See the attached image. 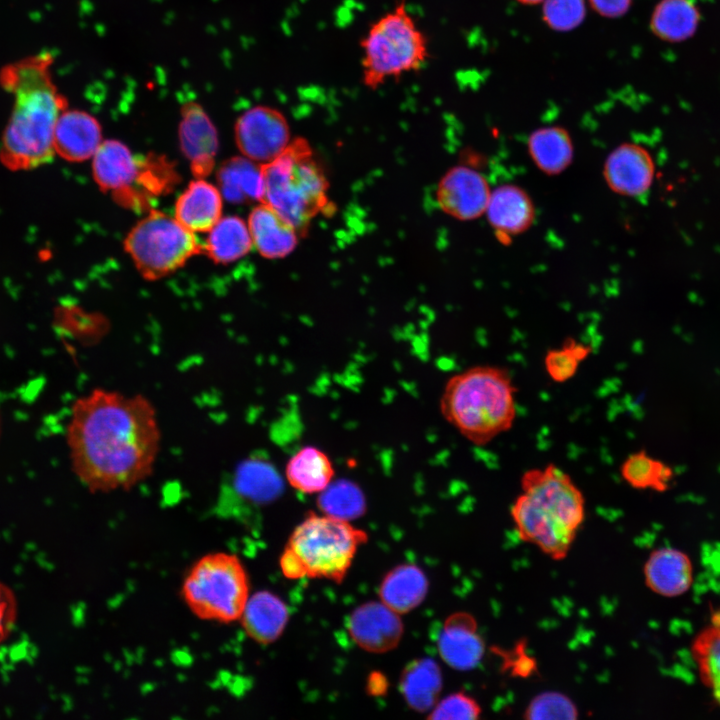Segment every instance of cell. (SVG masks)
Returning a JSON list of instances; mask_svg holds the SVG:
<instances>
[{
	"instance_id": "obj_1",
	"label": "cell",
	"mask_w": 720,
	"mask_h": 720,
	"mask_svg": "<svg viewBox=\"0 0 720 720\" xmlns=\"http://www.w3.org/2000/svg\"><path fill=\"white\" fill-rule=\"evenodd\" d=\"M72 471L93 493L129 490L148 478L161 432L143 395L95 388L78 398L66 429Z\"/></svg>"
},
{
	"instance_id": "obj_2",
	"label": "cell",
	"mask_w": 720,
	"mask_h": 720,
	"mask_svg": "<svg viewBox=\"0 0 720 720\" xmlns=\"http://www.w3.org/2000/svg\"><path fill=\"white\" fill-rule=\"evenodd\" d=\"M52 64L50 53L41 52L0 70V86L13 97L0 146V161L10 170L37 168L55 154L56 123L68 103L54 83Z\"/></svg>"
},
{
	"instance_id": "obj_3",
	"label": "cell",
	"mask_w": 720,
	"mask_h": 720,
	"mask_svg": "<svg viewBox=\"0 0 720 720\" xmlns=\"http://www.w3.org/2000/svg\"><path fill=\"white\" fill-rule=\"evenodd\" d=\"M510 509L519 539L555 561L565 559L585 520V497L555 464L526 470Z\"/></svg>"
},
{
	"instance_id": "obj_4",
	"label": "cell",
	"mask_w": 720,
	"mask_h": 720,
	"mask_svg": "<svg viewBox=\"0 0 720 720\" xmlns=\"http://www.w3.org/2000/svg\"><path fill=\"white\" fill-rule=\"evenodd\" d=\"M516 394L506 368L476 365L448 379L439 408L466 440L484 446L512 428L517 417Z\"/></svg>"
},
{
	"instance_id": "obj_5",
	"label": "cell",
	"mask_w": 720,
	"mask_h": 720,
	"mask_svg": "<svg viewBox=\"0 0 720 720\" xmlns=\"http://www.w3.org/2000/svg\"><path fill=\"white\" fill-rule=\"evenodd\" d=\"M360 52L361 83L370 90L422 70L430 57L429 40L405 0L370 23Z\"/></svg>"
},
{
	"instance_id": "obj_6",
	"label": "cell",
	"mask_w": 720,
	"mask_h": 720,
	"mask_svg": "<svg viewBox=\"0 0 720 720\" xmlns=\"http://www.w3.org/2000/svg\"><path fill=\"white\" fill-rule=\"evenodd\" d=\"M367 538L349 521L309 512L288 539L280 556L281 571L291 579L324 578L340 583Z\"/></svg>"
},
{
	"instance_id": "obj_7",
	"label": "cell",
	"mask_w": 720,
	"mask_h": 720,
	"mask_svg": "<svg viewBox=\"0 0 720 720\" xmlns=\"http://www.w3.org/2000/svg\"><path fill=\"white\" fill-rule=\"evenodd\" d=\"M263 203L276 210L299 232L327 206L328 182L309 144L291 141L276 159L262 165Z\"/></svg>"
},
{
	"instance_id": "obj_8",
	"label": "cell",
	"mask_w": 720,
	"mask_h": 720,
	"mask_svg": "<svg viewBox=\"0 0 720 720\" xmlns=\"http://www.w3.org/2000/svg\"><path fill=\"white\" fill-rule=\"evenodd\" d=\"M181 595L199 619L228 624L240 620L250 597L249 577L235 554L209 553L186 572Z\"/></svg>"
},
{
	"instance_id": "obj_9",
	"label": "cell",
	"mask_w": 720,
	"mask_h": 720,
	"mask_svg": "<svg viewBox=\"0 0 720 720\" xmlns=\"http://www.w3.org/2000/svg\"><path fill=\"white\" fill-rule=\"evenodd\" d=\"M124 247L140 274L149 280L176 271L203 251L193 232L159 211L150 212L130 230Z\"/></svg>"
},
{
	"instance_id": "obj_10",
	"label": "cell",
	"mask_w": 720,
	"mask_h": 720,
	"mask_svg": "<svg viewBox=\"0 0 720 720\" xmlns=\"http://www.w3.org/2000/svg\"><path fill=\"white\" fill-rule=\"evenodd\" d=\"M234 135L243 156L260 165L276 159L291 143L287 118L268 105H256L243 112L235 123Z\"/></svg>"
},
{
	"instance_id": "obj_11",
	"label": "cell",
	"mask_w": 720,
	"mask_h": 720,
	"mask_svg": "<svg viewBox=\"0 0 720 720\" xmlns=\"http://www.w3.org/2000/svg\"><path fill=\"white\" fill-rule=\"evenodd\" d=\"M491 190L485 177L474 169L456 166L441 178L437 201L448 215L472 220L486 211Z\"/></svg>"
},
{
	"instance_id": "obj_12",
	"label": "cell",
	"mask_w": 720,
	"mask_h": 720,
	"mask_svg": "<svg viewBox=\"0 0 720 720\" xmlns=\"http://www.w3.org/2000/svg\"><path fill=\"white\" fill-rule=\"evenodd\" d=\"M348 631L362 649L383 653L394 649L403 635L399 614L383 602L369 601L358 606L349 617Z\"/></svg>"
},
{
	"instance_id": "obj_13",
	"label": "cell",
	"mask_w": 720,
	"mask_h": 720,
	"mask_svg": "<svg viewBox=\"0 0 720 720\" xmlns=\"http://www.w3.org/2000/svg\"><path fill=\"white\" fill-rule=\"evenodd\" d=\"M603 174L612 191L637 197L650 189L655 176V164L644 147L623 143L608 155Z\"/></svg>"
},
{
	"instance_id": "obj_14",
	"label": "cell",
	"mask_w": 720,
	"mask_h": 720,
	"mask_svg": "<svg viewBox=\"0 0 720 720\" xmlns=\"http://www.w3.org/2000/svg\"><path fill=\"white\" fill-rule=\"evenodd\" d=\"M178 136L181 150L189 160L194 176L202 178L208 175L215 164L218 135L200 104L190 101L182 106Z\"/></svg>"
},
{
	"instance_id": "obj_15",
	"label": "cell",
	"mask_w": 720,
	"mask_h": 720,
	"mask_svg": "<svg viewBox=\"0 0 720 720\" xmlns=\"http://www.w3.org/2000/svg\"><path fill=\"white\" fill-rule=\"evenodd\" d=\"M442 660L458 671H470L482 661L486 645L473 615L456 612L445 620L437 640Z\"/></svg>"
},
{
	"instance_id": "obj_16",
	"label": "cell",
	"mask_w": 720,
	"mask_h": 720,
	"mask_svg": "<svg viewBox=\"0 0 720 720\" xmlns=\"http://www.w3.org/2000/svg\"><path fill=\"white\" fill-rule=\"evenodd\" d=\"M102 142L101 126L91 114L67 108L59 116L54 131V150L63 159L71 162L90 159Z\"/></svg>"
},
{
	"instance_id": "obj_17",
	"label": "cell",
	"mask_w": 720,
	"mask_h": 720,
	"mask_svg": "<svg viewBox=\"0 0 720 720\" xmlns=\"http://www.w3.org/2000/svg\"><path fill=\"white\" fill-rule=\"evenodd\" d=\"M647 587L664 597L684 594L693 581V566L682 551L663 547L654 550L643 567Z\"/></svg>"
},
{
	"instance_id": "obj_18",
	"label": "cell",
	"mask_w": 720,
	"mask_h": 720,
	"mask_svg": "<svg viewBox=\"0 0 720 720\" xmlns=\"http://www.w3.org/2000/svg\"><path fill=\"white\" fill-rule=\"evenodd\" d=\"M248 228L253 245L266 258L289 255L298 242V230L276 210L261 202L249 214Z\"/></svg>"
},
{
	"instance_id": "obj_19",
	"label": "cell",
	"mask_w": 720,
	"mask_h": 720,
	"mask_svg": "<svg viewBox=\"0 0 720 720\" xmlns=\"http://www.w3.org/2000/svg\"><path fill=\"white\" fill-rule=\"evenodd\" d=\"M496 232L517 235L526 231L535 218L534 204L522 188L505 184L491 191L485 211Z\"/></svg>"
},
{
	"instance_id": "obj_20",
	"label": "cell",
	"mask_w": 720,
	"mask_h": 720,
	"mask_svg": "<svg viewBox=\"0 0 720 720\" xmlns=\"http://www.w3.org/2000/svg\"><path fill=\"white\" fill-rule=\"evenodd\" d=\"M222 194L198 178L189 183L175 204V218L191 232H208L221 218Z\"/></svg>"
},
{
	"instance_id": "obj_21",
	"label": "cell",
	"mask_w": 720,
	"mask_h": 720,
	"mask_svg": "<svg viewBox=\"0 0 720 720\" xmlns=\"http://www.w3.org/2000/svg\"><path fill=\"white\" fill-rule=\"evenodd\" d=\"M289 611L285 602L269 591H259L247 601L240 621L245 633L260 644L276 641L285 630Z\"/></svg>"
},
{
	"instance_id": "obj_22",
	"label": "cell",
	"mask_w": 720,
	"mask_h": 720,
	"mask_svg": "<svg viewBox=\"0 0 720 720\" xmlns=\"http://www.w3.org/2000/svg\"><path fill=\"white\" fill-rule=\"evenodd\" d=\"M428 587V579L421 568L402 564L385 575L379 587V597L390 609L404 614L422 603Z\"/></svg>"
},
{
	"instance_id": "obj_23",
	"label": "cell",
	"mask_w": 720,
	"mask_h": 720,
	"mask_svg": "<svg viewBox=\"0 0 720 720\" xmlns=\"http://www.w3.org/2000/svg\"><path fill=\"white\" fill-rule=\"evenodd\" d=\"M284 473L287 482L295 490L305 494H319L333 481L335 469L324 451L307 445L289 458Z\"/></svg>"
},
{
	"instance_id": "obj_24",
	"label": "cell",
	"mask_w": 720,
	"mask_h": 720,
	"mask_svg": "<svg viewBox=\"0 0 720 720\" xmlns=\"http://www.w3.org/2000/svg\"><path fill=\"white\" fill-rule=\"evenodd\" d=\"M442 683L439 665L433 659L420 658L404 668L399 689L410 708L417 712H427L438 702Z\"/></svg>"
},
{
	"instance_id": "obj_25",
	"label": "cell",
	"mask_w": 720,
	"mask_h": 720,
	"mask_svg": "<svg viewBox=\"0 0 720 720\" xmlns=\"http://www.w3.org/2000/svg\"><path fill=\"white\" fill-rule=\"evenodd\" d=\"M92 158L93 176L102 190L123 189L137 177L138 162L120 141H103Z\"/></svg>"
},
{
	"instance_id": "obj_26",
	"label": "cell",
	"mask_w": 720,
	"mask_h": 720,
	"mask_svg": "<svg viewBox=\"0 0 720 720\" xmlns=\"http://www.w3.org/2000/svg\"><path fill=\"white\" fill-rule=\"evenodd\" d=\"M217 182L222 196L230 202L262 201V165L245 156L224 161L217 171Z\"/></svg>"
},
{
	"instance_id": "obj_27",
	"label": "cell",
	"mask_w": 720,
	"mask_h": 720,
	"mask_svg": "<svg viewBox=\"0 0 720 720\" xmlns=\"http://www.w3.org/2000/svg\"><path fill=\"white\" fill-rule=\"evenodd\" d=\"M527 145L535 165L548 175L561 173L572 162L573 142L563 127L538 128L530 134Z\"/></svg>"
},
{
	"instance_id": "obj_28",
	"label": "cell",
	"mask_w": 720,
	"mask_h": 720,
	"mask_svg": "<svg viewBox=\"0 0 720 720\" xmlns=\"http://www.w3.org/2000/svg\"><path fill=\"white\" fill-rule=\"evenodd\" d=\"M699 20L690 0H660L651 14L650 29L663 41L681 42L693 36Z\"/></svg>"
},
{
	"instance_id": "obj_29",
	"label": "cell",
	"mask_w": 720,
	"mask_h": 720,
	"mask_svg": "<svg viewBox=\"0 0 720 720\" xmlns=\"http://www.w3.org/2000/svg\"><path fill=\"white\" fill-rule=\"evenodd\" d=\"M208 232L203 251L216 263L236 261L253 246L248 225L237 216L220 218Z\"/></svg>"
},
{
	"instance_id": "obj_30",
	"label": "cell",
	"mask_w": 720,
	"mask_h": 720,
	"mask_svg": "<svg viewBox=\"0 0 720 720\" xmlns=\"http://www.w3.org/2000/svg\"><path fill=\"white\" fill-rule=\"evenodd\" d=\"M620 475L634 489L664 492L670 488L675 473L670 465L639 450L625 458Z\"/></svg>"
},
{
	"instance_id": "obj_31",
	"label": "cell",
	"mask_w": 720,
	"mask_h": 720,
	"mask_svg": "<svg viewBox=\"0 0 720 720\" xmlns=\"http://www.w3.org/2000/svg\"><path fill=\"white\" fill-rule=\"evenodd\" d=\"M233 487L245 499L264 503L278 494L280 486L267 465L247 460L235 471Z\"/></svg>"
},
{
	"instance_id": "obj_32",
	"label": "cell",
	"mask_w": 720,
	"mask_h": 720,
	"mask_svg": "<svg viewBox=\"0 0 720 720\" xmlns=\"http://www.w3.org/2000/svg\"><path fill=\"white\" fill-rule=\"evenodd\" d=\"M317 503L323 514L349 522L363 515L366 510L362 491L348 481L331 482L319 493Z\"/></svg>"
},
{
	"instance_id": "obj_33",
	"label": "cell",
	"mask_w": 720,
	"mask_h": 720,
	"mask_svg": "<svg viewBox=\"0 0 720 720\" xmlns=\"http://www.w3.org/2000/svg\"><path fill=\"white\" fill-rule=\"evenodd\" d=\"M692 652L701 680L720 705V627L712 625L701 632Z\"/></svg>"
},
{
	"instance_id": "obj_34",
	"label": "cell",
	"mask_w": 720,
	"mask_h": 720,
	"mask_svg": "<svg viewBox=\"0 0 720 720\" xmlns=\"http://www.w3.org/2000/svg\"><path fill=\"white\" fill-rule=\"evenodd\" d=\"M592 353L591 346L573 338H567L560 347L552 348L544 356L547 375L556 383L572 379L581 363Z\"/></svg>"
},
{
	"instance_id": "obj_35",
	"label": "cell",
	"mask_w": 720,
	"mask_h": 720,
	"mask_svg": "<svg viewBox=\"0 0 720 720\" xmlns=\"http://www.w3.org/2000/svg\"><path fill=\"white\" fill-rule=\"evenodd\" d=\"M579 711L573 700L559 691H545L535 695L524 709L523 717L529 720H574Z\"/></svg>"
},
{
	"instance_id": "obj_36",
	"label": "cell",
	"mask_w": 720,
	"mask_h": 720,
	"mask_svg": "<svg viewBox=\"0 0 720 720\" xmlns=\"http://www.w3.org/2000/svg\"><path fill=\"white\" fill-rule=\"evenodd\" d=\"M586 16V0H544L542 18L544 23L557 32L577 28Z\"/></svg>"
},
{
	"instance_id": "obj_37",
	"label": "cell",
	"mask_w": 720,
	"mask_h": 720,
	"mask_svg": "<svg viewBox=\"0 0 720 720\" xmlns=\"http://www.w3.org/2000/svg\"><path fill=\"white\" fill-rule=\"evenodd\" d=\"M480 704L465 692H455L444 697L430 710L428 719L433 720H475L480 718Z\"/></svg>"
},
{
	"instance_id": "obj_38",
	"label": "cell",
	"mask_w": 720,
	"mask_h": 720,
	"mask_svg": "<svg viewBox=\"0 0 720 720\" xmlns=\"http://www.w3.org/2000/svg\"><path fill=\"white\" fill-rule=\"evenodd\" d=\"M16 619V597L13 591L0 581V646L13 630Z\"/></svg>"
},
{
	"instance_id": "obj_39",
	"label": "cell",
	"mask_w": 720,
	"mask_h": 720,
	"mask_svg": "<svg viewBox=\"0 0 720 720\" xmlns=\"http://www.w3.org/2000/svg\"><path fill=\"white\" fill-rule=\"evenodd\" d=\"M590 7L600 16L617 18L631 7L632 0H587Z\"/></svg>"
},
{
	"instance_id": "obj_40",
	"label": "cell",
	"mask_w": 720,
	"mask_h": 720,
	"mask_svg": "<svg viewBox=\"0 0 720 720\" xmlns=\"http://www.w3.org/2000/svg\"><path fill=\"white\" fill-rule=\"evenodd\" d=\"M520 4L523 5H536V4H542L544 0H515Z\"/></svg>"
},
{
	"instance_id": "obj_41",
	"label": "cell",
	"mask_w": 720,
	"mask_h": 720,
	"mask_svg": "<svg viewBox=\"0 0 720 720\" xmlns=\"http://www.w3.org/2000/svg\"><path fill=\"white\" fill-rule=\"evenodd\" d=\"M713 625L720 627V612L714 616Z\"/></svg>"
},
{
	"instance_id": "obj_42",
	"label": "cell",
	"mask_w": 720,
	"mask_h": 720,
	"mask_svg": "<svg viewBox=\"0 0 720 720\" xmlns=\"http://www.w3.org/2000/svg\"><path fill=\"white\" fill-rule=\"evenodd\" d=\"M1 428H2V422H1V414H0V436H1Z\"/></svg>"
}]
</instances>
